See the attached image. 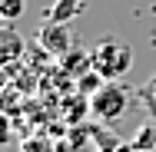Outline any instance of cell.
<instances>
[{
	"instance_id": "2",
	"label": "cell",
	"mask_w": 156,
	"mask_h": 152,
	"mask_svg": "<svg viewBox=\"0 0 156 152\" xmlns=\"http://www.w3.org/2000/svg\"><path fill=\"white\" fill-rule=\"evenodd\" d=\"M126 109H129V90L120 79H106L90 96V113H93L96 122H116Z\"/></svg>"
},
{
	"instance_id": "7",
	"label": "cell",
	"mask_w": 156,
	"mask_h": 152,
	"mask_svg": "<svg viewBox=\"0 0 156 152\" xmlns=\"http://www.w3.org/2000/svg\"><path fill=\"white\" fill-rule=\"evenodd\" d=\"M87 113H90V96H87V93H73V96H66V103H63V122L76 126Z\"/></svg>"
},
{
	"instance_id": "4",
	"label": "cell",
	"mask_w": 156,
	"mask_h": 152,
	"mask_svg": "<svg viewBox=\"0 0 156 152\" xmlns=\"http://www.w3.org/2000/svg\"><path fill=\"white\" fill-rule=\"evenodd\" d=\"M90 69H93V53H90V50L73 46V50H66V53L60 56V73H63V76L80 79V76H87Z\"/></svg>"
},
{
	"instance_id": "9",
	"label": "cell",
	"mask_w": 156,
	"mask_h": 152,
	"mask_svg": "<svg viewBox=\"0 0 156 152\" xmlns=\"http://www.w3.org/2000/svg\"><path fill=\"white\" fill-rule=\"evenodd\" d=\"M93 139H96V149L100 152H133V142H126V139H116L113 132H100V129H93Z\"/></svg>"
},
{
	"instance_id": "5",
	"label": "cell",
	"mask_w": 156,
	"mask_h": 152,
	"mask_svg": "<svg viewBox=\"0 0 156 152\" xmlns=\"http://www.w3.org/2000/svg\"><path fill=\"white\" fill-rule=\"evenodd\" d=\"M23 53H27V43H23V36H20L17 30H10V27H7V30L0 33V63H3V66H10V63H17V60H20Z\"/></svg>"
},
{
	"instance_id": "1",
	"label": "cell",
	"mask_w": 156,
	"mask_h": 152,
	"mask_svg": "<svg viewBox=\"0 0 156 152\" xmlns=\"http://www.w3.org/2000/svg\"><path fill=\"white\" fill-rule=\"evenodd\" d=\"M90 53H93V69L103 79H123L126 73L133 69V60H136L133 43H126L123 36H116V33L100 36Z\"/></svg>"
},
{
	"instance_id": "3",
	"label": "cell",
	"mask_w": 156,
	"mask_h": 152,
	"mask_svg": "<svg viewBox=\"0 0 156 152\" xmlns=\"http://www.w3.org/2000/svg\"><path fill=\"white\" fill-rule=\"evenodd\" d=\"M37 43H40V50L43 53H50V56H57L60 60L66 50H73L76 43H73V33L66 23H57V20H47V23H40V30H37Z\"/></svg>"
},
{
	"instance_id": "12",
	"label": "cell",
	"mask_w": 156,
	"mask_h": 152,
	"mask_svg": "<svg viewBox=\"0 0 156 152\" xmlns=\"http://www.w3.org/2000/svg\"><path fill=\"white\" fill-rule=\"evenodd\" d=\"M43 149H47L43 139H23V149L20 152H43Z\"/></svg>"
},
{
	"instance_id": "6",
	"label": "cell",
	"mask_w": 156,
	"mask_h": 152,
	"mask_svg": "<svg viewBox=\"0 0 156 152\" xmlns=\"http://www.w3.org/2000/svg\"><path fill=\"white\" fill-rule=\"evenodd\" d=\"M80 13H87V0H53V7L47 10V20L70 23V20H76Z\"/></svg>"
},
{
	"instance_id": "10",
	"label": "cell",
	"mask_w": 156,
	"mask_h": 152,
	"mask_svg": "<svg viewBox=\"0 0 156 152\" xmlns=\"http://www.w3.org/2000/svg\"><path fill=\"white\" fill-rule=\"evenodd\" d=\"M23 7H27V0H0V17L3 20H17L23 13Z\"/></svg>"
},
{
	"instance_id": "8",
	"label": "cell",
	"mask_w": 156,
	"mask_h": 152,
	"mask_svg": "<svg viewBox=\"0 0 156 152\" xmlns=\"http://www.w3.org/2000/svg\"><path fill=\"white\" fill-rule=\"evenodd\" d=\"M133 152H153L156 149V119H150V122H143L136 132H133Z\"/></svg>"
},
{
	"instance_id": "11",
	"label": "cell",
	"mask_w": 156,
	"mask_h": 152,
	"mask_svg": "<svg viewBox=\"0 0 156 152\" xmlns=\"http://www.w3.org/2000/svg\"><path fill=\"white\" fill-rule=\"evenodd\" d=\"M140 96H143V106L150 109V116L156 119V76L146 83V86H143V93H140Z\"/></svg>"
}]
</instances>
